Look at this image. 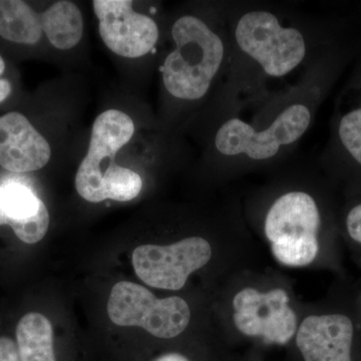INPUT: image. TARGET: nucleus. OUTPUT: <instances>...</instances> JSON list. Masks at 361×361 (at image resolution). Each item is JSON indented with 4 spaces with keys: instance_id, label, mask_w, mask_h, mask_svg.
I'll list each match as a JSON object with an SVG mask.
<instances>
[{
    "instance_id": "obj_1",
    "label": "nucleus",
    "mask_w": 361,
    "mask_h": 361,
    "mask_svg": "<svg viewBox=\"0 0 361 361\" xmlns=\"http://www.w3.org/2000/svg\"><path fill=\"white\" fill-rule=\"evenodd\" d=\"M174 49L163 65V82L171 96L198 101L208 94L225 65L226 44L208 23L184 16L172 27Z\"/></svg>"
},
{
    "instance_id": "obj_2",
    "label": "nucleus",
    "mask_w": 361,
    "mask_h": 361,
    "mask_svg": "<svg viewBox=\"0 0 361 361\" xmlns=\"http://www.w3.org/2000/svg\"><path fill=\"white\" fill-rule=\"evenodd\" d=\"M322 218L307 192L289 191L273 202L265 216L264 232L273 256L282 265L304 267L320 251Z\"/></svg>"
},
{
    "instance_id": "obj_3",
    "label": "nucleus",
    "mask_w": 361,
    "mask_h": 361,
    "mask_svg": "<svg viewBox=\"0 0 361 361\" xmlns=\"http://www.w3.org/2000/svg\"><path fill=\"white\" fill-rule=\"evenodd\" d=\"M235 42L267 77L283 78L303 63L307 42L298 28L282 25L274 13L251 11L237 21Z\"/></svg>"
},
{
    "instance_id": "obj_4",
    "label": "nucleus",
    "mask_w": 361,
    "mask_h": 361,
    "mask_svg": "<svg viewBox=\"0 0 361 361\" xmlns=\"http://www.w3.org/2000/svg\"><path fill=\"white\" fill-rule=\"evenodd\" d=\"M311 121L310 108L303 103L286 106L267 127L261 129L241 118H229L217 130L215 147L226 157L269 160L298 142L307 132Z\"/></svg>"
},
{
    "instance_id": "obj_5",
    "label": "nucleus",
    "mask_w": 361,
    "mask_h": 361,
    "mask_svg": "<svg viewBox=\"0 0 361 361\" xmlns=\"http://www.w3.org/2000/svg\"><path fill=\"white\" fill-rule=\"evenodd\" d=\"M111 322L118 326H137L153 336H179L191 322V310L178 296L158 298L146 287L122 281L111 288L108 301Z\"/></svg>"
},
{
    "instance_id": "obj_6",
    "label": "nucleus",
    "mask_w": 361,
    "mask_h": 361,
    "mask_svg": "<svg viewBox=\"0 0 361 361\" xmlns=\"http://www.w3.org/2000/svg\"><path fill=\"white\" fill-rule=\"evenodd\" d=\"M212 258V246L202 237H188L170 245H142L133 252L137 276L154 288L177 291L192 273Z\"/></svg>"
},
{
    "instance_id": "obj_7",
    "label": "nucleus",
    "mask_w": 361,
    "mask_h": 361,
    "mask_svg": "<svg viewBox=\"0 0 361 361\" xmlns=\"http://www.w3.org/2000/svg\"><path fill=\"white\" fill-rule=\"evenodd\" d=\"M289 302L284 289L261 292L246 287L233 298V322L244 336L261 337L268 343L284 345L298 329L296 312Z\"/></svg>"
},
{
    "instance_id": "obj_8",
    "label": "nucleus",
    "mask_w": 361,
    "mask_h": 361,
    "mask_svg": "<svg viewBox=\"0 0 361 361\" xmlns=\"http://www.w3.org/2000/svg\"><path fill=\"white\" fill-rule=\"evenodd\" d=\"M104 44L118 56L137 59L148 54L158 42L159 27L146 14L133 9L130 0L92 2Z\"/></svg>"
},
{
    "instance_id": "obj_9",
    "label": "nucleus",
    "mask_w": 361,
    "mask_h": 361,
    "mask_svg": "<svg viewBox=\"0 0 361 361\" xmlns=\"http://www.w3.org/2000/svg\"><path fill=\"white\" fill-rule=\"evenodd\" d=\"M295 336L304 361H355V325L344 313L307 316Z\"/></svg>"
},
{
    "instance_id": "obj_10",
    "label": "nucleus",
    "mask_w": 361,
    "mask_h": 361,
    "mask_svg": "<svg viewBox=\"0 0 361 361\" xmlns=\"http://www.w3.org/2000/svg\"><path fill=\"white\" fill-rule=\"evenodd\" d=\"M51 157L49 142L25 116L16 111L0 116V166L14 173L40 170Z\"/></svg>"
},
{
    "instance_id": "obj_11",
    "label": "nucleus",
    "mask_w": 361,
    "mask_h": 361,
    "mask_svg": "<svg viewBox=\"0 0 361 361\" xmlns=\"http://www.w3.org/2000/svg\"><path fill=\"white\" fill-rule=\"evenodd\" d=\"M8 225L20 241L35 244L49 227V214L44 202L32 190L18 183L0 186V226Z\"/></svg>"
},
{
    "instance_id": "obj_12",
    "label": "nucleus",
    "mask_w": 361,
    "mask_h": 361,
    "mask_svg": "<svg viewBox=\"0 0 361 361\" xmlns=\"http://www.w3.org/2000/svg\"><path fill=\"white\" fill-rule=\"evenodd\" d=\"M135 133V125L127 114L108 110L97 116L92 125L87 158L103 166L111 163L116 153L128 144Z\"/></svg>"
},
{
    "instance_id": "obj_13",
    "label": "nucleus",
    "mask_w": 361,
    "mask_h": 361,
    "mask_svg": "<svg viewBox=\"0 0 361 361\" xmlns=\"http://www.w3.org/2000/svg\"><path fill=\"white\" fill-rule=\"evenodd\" d=\"M40 16L42 30L54 47L68 51L80 44L84 35V18L77 4L61 0Z\"/></svg>"
},
{
    "instance_id": "obj_14",
    "label": "nucleus",
    "mask_w": 361,
    "mask_h": 361,
    "mask_svg": "<svg viewBox=\"0 0 361 361\" xmlns=\"http://www.w3.org/2000/svg\"><path fill=\"white\" fill-rule=\"evenodd\" d=\"M16 344L21 361H56L51 323L40 313L30 312L21 318L16 326Z\"/></svg>"
},
{
    "instance_id": "obj_15",
    "label": "nucleus",
    "mask_w": 361,
    "mask_h": 361,
    "mask_svg": "<svg viewBox=\"0 0 361 361\" xmlns=\"http://www.w3.org/2000/svg\"><path fill=\"white\" fill-rule=\"evenodd\" d=\"M42 16L20 0H0V37L11 42L35 44L42 39Z\"/></svg>"
},
{
    "instance_id": "obj_16",
    "label": "nucleus",
    "mask_w": 361,
    "mask_h": 361,
    "mask_svg": "<svg viewBox=\"0 0 361 361\" xmlns=\"http://www.w3.org/2000/svg\"><path fill=\"white\" fill-rule=\"evenodd\" d=\"M104 191L106 200L129 202L141 193V176L130 169L116 165L111 161L104 172Z\"/></svg>"
},
{
    "instance_id": "obj_17",
    "label": "nucleus",
    "mask_w": 361,
    "mask_h": 361,
    "mask_svg": "<svg viewBox=\"0 0 361 361\" xmlns=\"http://www.w3.org/2000/svg\"><path fill=\"white\" fill-rule=\"evenodd\" d=\"M338 135L344 148L361 165V108L342 116Z\"/></svg>"
},
{
    "instance_id": "obj_18",
    "label": "nucleus",
    "mask_w": 361,
    "mask_h": 361,
    "mask_svg": "<svg viewBox=\"0 0 361 361\" xmlns=\"http://www.w3.org/2000/svg\"><path fill=\"white\" fill-rule=\"evenodd\" d=\"M345 228L351 241L361 247V203L349 211L346 216Z\"/></svg>"
},
{
    "instance_id": "obj_19",
    "label": "nucleus",
    "mask_w": 361,
    "mask_h": 361,
    "mask_svg": "<svg viewBox=\"0 0 361 361\" xmlns=\"http://www.w3.org/2000/svg\"><path fill=\"white\" fill-rule=\"evenodd\" d=\"M0 361H21L18 344L9 337H0Z\"/></svg>"
},
{
    "instance_id": "obj_20",
    "label": "nucleus",
    "mask_w": 361,
    "mask_h": 361,
    "mask_svg": "<svg viewBox=\"0 0 361 361\" xmlns=\"http://www.w3.org/2000/svg\"><path fill=\"white\" fill-rule=\"evenodd\" d=\"M11 92V85L6 78H0V103L6 101Z\"/></svg>"
},
{
    "instance_id": "obj_21",
    "label": "nucleus",
    "mask_w": 361,
    "mask_h": 361,
    "mask_svg": "<svg viewBox=\"0 0 361 361\" xmlns=\"http://www.w3.org/2000/svg\"><path fill=\"white\" fill-rule=\"evenodd\" d=\"M153 361H190V360H188L186 356L180 355V353H166V355L159 356L158 358H156V360H153Z\"/></svg>"
},
{
    "instance_id": "obj_22",
    "label": "nucleus",
    "mask_w": 361,
    "mask_h": 361,
    "mask_svg": "<svg viewBox=\"0 0 361 361\" xmlns=\"http://www.w3.org/2000/svg\"><path fill=\"white\" fill-rule=\"evenodd\" d=\"M6 71V63H4V59L0 56V75Z\"/></svg>"
}]
</instances>
